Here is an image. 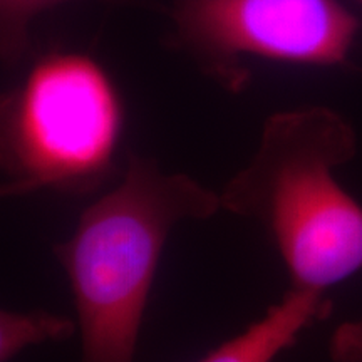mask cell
Listing matches in <instances>:
<instances>
[{
    "instance_id": "ba28073f",
    "label": "cell",
    "mask_w": 362,
    "mask_h": 362,
    "mask_svg": "<svg viewBox=\"0 0 362 362\" xmlns=\"http://www.w3.org/2000/svg\"><path fill=\"white\" fill-rule=\"evenodd\" d=\"M332 362H362V317L346 320L334 329L329 339Z\"/></svg>"
},
{
    "instance_id": "8992f818",
    "label": "cell",
    "mask_w": 362,
    "mask_h": 362,
    "mask_svg": "<svg viewBox=\"0 0 362 362\" xmlns=\"http://www.w3.org/2000/svg\"><path fill=\"white\" fill-rule=\"evenodd\" d=\"M78 336L76 319L49 310L0 312V362H12L33 346L66 342Z\"/></svg>"
},
{
    "instance_id": "6da1fadb",
    "label": "cell",
    "mask_w": 362,
    "mask_h": 362,
    "mask_svg": "<svg viewBox=\"0 0 362 362\" xmlns=\"http://www.w3.org/2000/svg\"><path fill=\"white\" fill-rule=\"evenodd\" d=\"M218 192L131 155L115 185L54 245L81 342L79 362H134L144 314L170 235L220 214Z\"/></svg>"
},
{
    "instance_id": "52a82bcc",
    "label": "cell",
    "mask_w": 362,
    "mask_h": 362,
    "mask_svg": "<svg viewBox=\"0 0 362 362\" xmlns=\"http://www.w3.org/2000/svg\"><path fill=\"white\" fill-rule=\"evenodd\" d=\"M72 0H0V56L2 64L12 69L24 61L30 49V27L40 13ZM112 6L146 7V0H98Z\"/></svg>"
},
{
    "instance_id": "7a4b0ae2",
    "label": "cell",
    "mask_w": 362,
    "mask_h": 362,
    "mask_svg": "<svg viewBox=\"0 0 362 362\" xmlns=\"http://www.w3.org/2000/svg\"><path fill=\"white\" fill-rule=\"evenodd\" d=\"M356 155L354 126L337 111H279L218 192L221 211L264 230L291 288L327 293L362 270V205L337 180Z\"/></svg>"
},
{
    "instance_id": "3957f363",
    "label": "cell",
    "mask_w": 362,
    "mask_h": 362,
    "mask_svg": "<svg viewBox=\"0 0 362 362\" xmlns=\"http://www.w3.org/2000/svg\"><path fill=\"white\" fill-rule=\"evenodd\" d=\"M123 128V101L103 64L83 52L44 54L2 98L0 193L98 192L117 175Z\"/></svg>"
},
{
    "instance_id": "5b68a950",
    "label": "cell",
    "mask_w": 362,
    "mask_h": 362,
    "mask_svg": "<svg viewBox=\"0 0 362 362\" xmlns=\"http://www.w3.org/2000/svg\"><path fill=\"white\" fill-rule=\"evenodd\" d=\"M332 312L327 293L291 288L259 320L221 342L197 362H274L312 325Z\"/></svg>"
},
{
    "instance_id": "9c48e42d",
    "label": "cell",
    "mask_w": 362,
    "mask_h": 362,
    "mask_svg": "<svg viewBox=\"0 0 362 362\" xmlns=\"http://www.w3.org/2000/svg\"><path fill=\"white\" fill-rule=\"evenodd\" d=\"M356 2H359V4H361V6H362V0H356Z\"/></svg>"
},
{
    "instance_id": "277c9868",
    "label": "cell",
    "mask_w": 362,
    "mask_h": 362,
    "mask_svg": "<svg viewBox=\"0 0 362 362\" xmlns=\"http://www.w3.org/2000/svg\"><path fill=\"white\" fill-rule=\"evenodd\" d=\"M168 44L228 93L250 83L243 59L346 66L361 22L337 0H173Z\"/></svg>"
}]
</instances>
